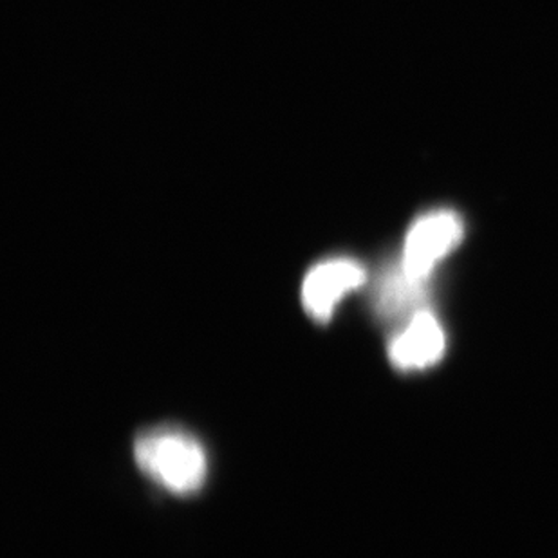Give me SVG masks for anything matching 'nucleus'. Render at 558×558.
Segmentation results:
<instances>
[{
    "label": "nucleus",
    "instance_id": "f257e3e1",
    "mask_svg": "<svg viewBox=\"0 0 558 558\" xmlns=\"http://www.w3.org/2000/svg\"><path fill=\"white\" fill-rule=\"evenodd\" d=\"M134 458L143 474L178 496L199 490L206 480V453L190 434L156 428L134 442Z\"/></svg>",
    "mask_w": 558,
    "mask_h": 558
},
{
    "label": "nucleus",
    "instance_id": "f03ea898",
    "mask_svg": "<svg viewBox=\"0 0 558 558\" xmlns=\"http://www.w3.org/2000/svg\"><path fill=\"white\" fill-rule=\"evenodd\" d=\"M461 217L452 210H436L417 217L407 233L401 266L414 279H430L437 264L463 241Z\"/></svg>",
    "mask_w": 558,
    "mask_h": 558
},
{
    "label": "nucleus",
    "instance_id": "7ed1b4c3",
    "mask_svg": "<svg viewBox=\"0 0 558 558\" xmlns=\"http://www.w3.org/2000/svg\"><path fill=\"white\" fill-rule=\"evenodd\" d=\"M365 282V269L351 258H332L311 269L302 284V304L316 322L331 320L343 296Z\"/></svg>",
    "mask_w": 558,
    "mask_h": 558
},
{
    "label": "nucleus",
    "instance_id": "20e7f679",
    "mask_svg": "<svg viewBox=\"0 0 558 558\" xmlns=\"http://www.w3.org/2000/svg\"><path fill=\"white\" fill-rule=\"evenodd\" d=\"M447 349L441 324L430 311H420L390 340L389 360L396 369L423 371L436 365Z\"/></svg>",
    "mask_w": 558,
    "mask_h": 558
},
{
    "label": "nucleus",
    "instance_id": "39448f33",
    "mask_svg": "<svg viewBox=\"0 0 558 558\" xmlns=\"http://www.w3.org/2000/svg\"><path fill=\"white\" fill-rule=\"evenodd\" d=\"M428 299L427 280L414 279L407 274L403 266H395L379 279L374 293V304L379 316L387 320H400L423 311V304Z\"/></svg>",
    "mask_w": 558,
    "mask_h": 558
}]
</instances>
